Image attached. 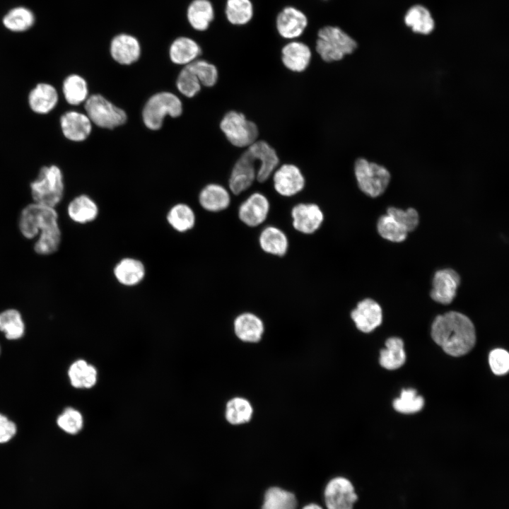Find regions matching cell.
I'll list each match as a JSON object with an SVG mask.
<instances>
[{
    "instance_id": "obj_36",
    "label": "cell",
    "mask_w": 509,
    "mask_h": 509,
    "mask_svg": "<svg viewBox=\"0 0 509 509\" xmlns=\"http://www.w3.org/2000/svg\"><path fill=\"white\" fill-rule=\"evenodd\" d=\"M35 22L33 12L25 7L14 8L3 18L4 26L13 32H23L30 28Z\"/></svg>"
},
{
    "instance_id": "obj_40",
    "label": "cell",
    "mask_w": 509,
    "mask_h": 509,
    "mask_svg": "<svg viewBox=\"0 0 509 509\" xmlns=\"http://www.w3.org/2000/svg\"><path fill=\"white\" fill-rule=\"evenodd\" d=\"M423 398L418 395L414 389L403 390L400 397L393 402L394 409L404 414L417 412L423 408Z\"/></svg>"
},
{
    "instance_id": "obj_38",
    "label": "cell",
    "mask_w": 509,
    "mask_h": 509,
    "mask_svg": "<svg viewBox=\"0 0 509 509\" xmlns=\"http://www.w3.org/2000/svg\"><path fill=\"white\" fill-rule=\"evenodd\" d=\"M252 415L250 403L244 398L235 397L228 401L226 409V419L231 424L238 425L248 422Z\"/></svg>"
},
{
    "instance_id": "obj_28",
    "label": "cell",
    "mask_w": 509,
    "mask_h": 509,
    "mask_svg": "<svg viewBox=\"0 0 509 509\" xmlns=\"http://www.w3.org/2000/svg\"><path fill=\"white\" fill-rule=\"evenodd\" d=\"M261 248L267 253L283 256L288 248V240L286 234L274 226H267L262 231L259 238Z\"/></svg>"
},
{
    "instance_id": "obj_46",
    "label": "cell",
    "mask_w": 509,
    "mask_h": 509,
    "mask_svg": "<svg viewBox=\"0 0 509 509\" xmlns=\"http://www.w3.org/2000/svg\"><path fill=\"white\" fill-rule=\"evenodd\" d=\"M16 423L5 415L0 414V443L11 440L16 434Z\"/></svg>"
},
{
    "instance_id": "obj_22",
    "label": "cell",
    "mask_w": 509,
    "mask_h": 509,
    "mask_svg": "<svg viewBox=\"0 0 509 509\" xmlns=\"http://www.w3.org/2000/svg\"><path fill=\"white\" fill-rule=\"evenodd\" d=\"M201 49L193 39L182 36L175 39L169 49L171 62L178 65H187L197 59Z\"/></svg>"
},
{
    "instance_id": "obj_8",
    "label": "cell",
    "mask_w": 509,
    "mask_h": 509,
    "mask_svg": "<svg viewBox=\"0 0 509 509\" xmlns=\"http://www.w3.org/2000/svg\"><path fill=\"white\" fill-rule=\"evenodd\" d=\"M220 128L228 141L236 147H248L257 140V124L246 118L243 113L228 112L220 123Z\"/></svg>"
},
{
    "instance_id": "obj_9",
    "label": "cell",
    "mask_w": 509,
    "mask_h": 509,
    "mask_svg": "<svg viewBox=\"0 0 509 509\" xmlns=\"http://www.w3.org/2000/svg\"><path fill=\"white\" fill-rule=\"evenodd\" d=\"M357 499L352 483L344 477L332 479L324 490V501L328 509H353Z\"/></svg>"
},
{
    "instance_id": "obj_15",
    "label": "cell",
    "mask_w": 509,
    "mask_h": 509,
    "mask_svg": "<svg viewBox=\"0 0 509 509\" xmlns=\"http://www.w3.org/2000/svg\"><path fill=\"white\" fill-rule=\"evenodd\" d=\"M112 58L122 65H130L141 56V48L138 39L128 33L115 35L110 45Z\"/></svg>"
},
{
    "instance_id": "obj_24",
    "label": "cell",
    "mask_w": 509,
    "mask_h": 509,
    "mask_svg": "<svg viewBox=\"0 0 509 509\" xmlns=\"http://www.w3.org/2000/svg\"><path fill=\"white\" fill-rule=\"evenodd\" d=\"M214 16V8L209 0H193L187 9V21L197 31L206 30Z\"/></svg>"
},
{
    "instance_id": "obj_27",
    "label": "cell",
    "mask_w": 509,
    "mask_h": 509,
    "mask_svg": "<svg viewBox=\"0 0 509 509\" xmlns=\"http://www.w3.org/2000/svg\"><path fill=\"white\" fill-rule=\"evenodd\" d=\"M114 274L121 284L132 286L143 280L145 276V268L142 262L138 259L124 258L115 266Z\"/></svg>"
},
{
    "instance_id": "obj_23",
    "label": "cell",
    "mask_w": 509,
    "mask_h": 509,
    "mask_svg": "<svg viewBox=\"0 0 509 509\" xmlns=\"http://www.w3.org/2000/svg\"><path fill=\"white\" fill-rule=\"evenodd\" d=\"M234 331L240 340L255 343L261 339L264 332V324L255 315L245 312L235 318Z\"/></svg>"
},
{
    "instance_id": "obj_31",
    "label": "cell",
    "mask_w": 509,
    "mask_h": 509,
    "mask_svg": "<svg viewBox=\"0 0 509 509\" xmlns=\"http://www.w3.org/2000/svg\"><path fill=\"white\" fill-rule=\"evenodd\" d=\"M404 23L413 32L423 35L430 34L435 28L430 11L421 5H415L407 11Z\"/></svg>"
},
{
    "instance_id": "obj_5",
    "label": "cell",
    "mask_w": 509,
    "mask_h": 509,
    "mask_svg": "<svg viewBox=\"0 0 509 509\" xmlns=\"http://www.w3.org/2000/svg\"><path fill=\"white\" fill-rule=\"evenodd\" d=\"M182 112L180 99L172 93L163 91L153 95L147 100L142 111V118L147 128L158 130L167 115L177 117Z\"/></svg>"
},
{
    "instance_id": "obj_33",
    "label": "cell",
    "mask_w": 509,
    "mask_h": 509,
    "mask_svg": "<svg viewBox=\"0 0 509 509\" xmlns=\"http://www.w3.org/2000/svg\"><path fill=\"white\" fill-rule=\"evenodd\" d=\"M25 326L21 312L13 308L0 312V331L6 339L17 340L23 337Z\"/></svg>"
},
{
    "instance_id": "obj_29",
    "label": "cell",
    "mask_w": 509,
    "mask_h": 509,
    "mask_svg": "<svg viewBox=\"0 0 509 509\" xmlns=\"http://www.w3.org/2000/svg\"><path fill=\"white\" fill-rule=\"evenodd\" d=\"M97 375L96 368L83 359L73 362L68 370L71 385L75 388L93 387L96 384Z\"/></svg>"
},
{
    "instance_id": "obj_17",
    "label": "cell",
    "mask_w": 509,
    "mask_h": 509,
    "mask_svg": "<svg viewBox=\"0 0 509 509\" xmlns=\"http://www.w3.org/2000/svg\"><path fill=\"white\" fill-rule=\"evenodd\" d=\"M248 152L259 164L256 179L259 182L267 181L276 169L279 159L276 151L265 141H256L247 148Z\"/></svg>"
},
{
    "instance_id": "obj_47",
    "label": "cell",
    "mask_w": 509,
    "mask_h": 509,
    "mask_svg": "<svg viewBox=\"0 0 509 509\" xmlns=\"http://www.w3.org/2000/svg\"><path fill=\"white\" fill-rule=\"evenodd\" d=\"M303 509H322L320 505L311 503L305 505Z\"/></svg>"
},
{
    "instance_id": "obj_45",
    "label": "cell",
    "mask_w": 509,
    "mask_h": 509,
    "mask_svg": "<svg viewBox=\"0 0 509 509\" xmlns=\"http://www.w3.org/2000/svg\"><path fill=\"white\" fill-rule=\"evenodd\" d=\"M488 362L494 374L501 375L509 370V354L502 349H496L491 351Z\"/></svg>"
},
{
    "instance_id": "obj_1",
    "label": "cell",
    "mask_w": 509,
    "mask_h": 509,
    "mask_svg": "<svg viewBox=\"0 0 509 509\" xmlns=\"http://www.w3.org/2000/svg\"><path fill=\"white\" fill-rule=\"evenodd\" d=\"M18 228L27 239L37 237L34 250L38 255H52L59 248L62 231L54 207L35 202L25 206L18 218Z\"/></svg>"
},
{
    "instance_id": "obj_4",
    "label": "cell",
    "mask_w": 509,
    "mask_h": 509,
    "mask_svg": "<svg viewBox=\"0 0 509 509\" xmlns=\"http://www.w3.org/2000/svg\"><path fill=\"white\" fill-rule=\"evenodd\" d=\"M356 48L355 40L337 26L327 25L317 32L315 49L326 62L340 61Z\"/></svg>"
},
{
    "instance_id": "obj_21",
    "label": "cell",
    "mask_w": 509,
    "mask_h": 509,
    "mask_svg": "<svg viewBox=\"0 0 509 509\" xmlns=\"http://www.w3.org/2000/svg\"><path fill=\"white\" fill-rule=\"evenodd\" d=\"M312 52L310 47L299 41H291L281 49V61L283 65L293 72H303L310 64Z\"/></svg>"
},
{
    "instance_id": "obj_42",
    "label": "cell",
    "mask_w": 509,
    "mask_h": 509,
    "mask_svg": "<svg viewBox=\"0 0 509 509\" xmlns=\"http://www.w3.org/2000/svg\"><path fill=\"white\" fill-rule=\"evenodd\" d=\"M57 426L65 433L77 434L83 428V418L79 411L66 407L57 419Z\"/></svg>"
},
{
    "instance_id": "obj_7",
    "label": "cell",
    "mask_w": 509,
    "mask_h": 509,
    "mask_svg": "<svg viewBox=\"0 0 509 509\" xmlns=\"http://www.w3.org/2000/svg\"><path fill=\"white\" fill-rule=\"evenodd\" d=\"M84 107L92 124L100 128L112 129L124 124L127 119V114L122 109L100 94L88 96Z\"/></svg>"
},
{
    "instance_id": "obj_37",
    "label": "cell",
    "mask_w": 509,
    "mask_h": 509,
    "mask_svg": "<svg viewBox=\"0 0 509 509\" xmlns=\"http://www.w3.org/2000/svg\"><path fill=\"white\" fill-rule=\"evenodd\" d=\"M296 505L297 501L292 493L271 487L265 493L262 509H296Z\"/></svg>"
},
{
    "instance_id": "obj_26",
    "label": "cell",
    "mask_w": 509,
    "mask_h": 509,
    "mask_svg": "<svg viewBox=\"0 0 509 509\" xmlns=\"http://www.w3.org/2000/svg\"><path fill=\"white\" fill-rule=\"evenodd\" d=\"M67 213L75 223L84 224L94 221L98 214L96 203L88 195L74 197L69 204Z\"/></svg>"
},
{
    "instance_id": "obj_18",
    "label": "cell",
    "mask_w": 509,
    "mask_h": 509,
    "mask_svg": "<svg viewBox=\"0 0 509 509\" xmlns=\"http://www.w3.org/2000/svg\"><path fill=\"white\" fill-rule=\"evenodd\" d=\"M269 211L267 198L259 192H255L240 204L238 216L245 225L256 227L266 220Z\"/></svg>"
},
{
    "instance_id": "obj_43",
    "label": "cell",
    "mask_w": 509,
    "mask_h": 509,
    "mask_svg": "<svg viewBox=\"0 0 509 509\" xmlns=\"http://www.w3.org/2000/svg\"><path fill=\"white\" fill-rule=\"evenodd\" d=\"M176 86L178 90L187 98H192L201 90V83L196 74L185 65L180 72Z\"/></svg>"
},
{
    "instance_id": "obj_39",
    "label": "cell",
    "mask_w": 509,
    "mask_h": 509,
    "mask_svg": "<svg viewBox=\"0 0 509 509\" xmlns=\"http://www.w3.org/2000/svg\"><path fill=\"white\" fill-rule=\"evenodd\" d=\"M380 235L385 240L401 242L407 236L406 230L388 214L381 216L377 223Z\"/></svg>"
},
{
    "instance_id": "obj_44",
    "label": "cell",
    "mask_w": 509,
    "mask_h": 509,
    "mask_svg": "<svg viewBox=\"0 0 509 509\" xmlns=\"http://www.w3.org/2000/svg\"><path fill=\"white\" fill-rule=\"evenodd\" d=\"M387 214L392 216L407 233L414 230L419 223V213L413 208L403 210L391 206L387 209Z\"/></svg>"
},
{
    "instance_id": "obj_19",
    "label": "cell",
    "mask_w": 509,
    "mask_h": 509,
    "mask_svg": "<svg viewBox=\"0 0 509 509\" xmlns=\"http://www.w3.org/2000/svg\"><path fill=\"white\" fill-rule=\"evenodd\" d=\"M351 316L356 327L365 333L374 330L382 321L381 307L370 298L360 301L352 310Z\"/></svg>"
},
{
    "instance_id": "obj_14",
    "label": "cell",
    "mask_w": 509,
    "mask_h": 509,
    "mask_svg": "<svg viewBox=\"0 0 509 509\" xmlns=\"http://www.w3.org/2000/svg\"><path fill=\"white\" fill-rule=\"evenodd\" d=\"M308 25V18L300 10L293 6L283 8L277 15L276 26L283 38L293 40L300 36Z\"/></svg>"
},
{
    "instance_id": "obj_32",
    "label": "cell",
    "mask_w": 509,
    "mask_h": 509,
    "mask_svg": "<svg viewBox=\"0 0 509 509\" xmlns=\"http://www.w3.org/2000/svg\"><path fill=\"white\" fill-rule=\"evenodd\" d=\"M386 349L380 351V363L388 370L401 367L406 361L403 341L397 337H391L386 342Z\"/></svg>"
},
{
    "instance_id": "obj_30",
    "label": "cell",
    "mask_w": 509,
    "mask_h": 509,
    "mask_svg": "<svg viewBox=\"0 0 509 509\" xmlns=\"http://www.w3.org/2000/svg\"><path fill=\"white\" fill-rule=\"evenodd\" d=\"M62 92L69 104L78 105L85 103L88 98V83L81 76L71 74L64 79Z\"/></svg>"
},
{
    "instance_id": "obj_2",
    "label": "cell",
    "mask_w": 509,
    "mask_h": 509,
    "mask_svg": "<svg viewBox=\"0 0 509 509\" xmlns=\"http://www.w3.org/2000/svg\"><path fill=\"white\" fill-rule=\"evenodd\" d=\"M431 337L445 353L452 356L466 354L476 342L472 322L465 315L456 311H450L435 318L431 326Z\"/></svg>"
},
{
    "instance_id": "obj_13",
    "label": "cell",
    "mask_w": 509,
    "mask_h": 509,
    "mask_svg": "<svg viewBox=\"0 0 509 509\" xmlns=\"http://www.w3.org/2000/svg\"><path fill=\"white\" fill-rule=\"evenodd\" d=\"M92 124L86 114L75 110L64 112L59 119L64 136L74 142L85 141L91 133Z\"/></svg>"
},
{
    "instance_id": "obj_6",
    "label": "cell",
    "mask_w": 509,
    "mask_h": 509,
    "mask_svg": "<svg viewBox=\"0 0 509 509\" xmlns=\"http://www.w3.org/2000/svg\"><path fill=\"white\" fill-rule=\"evenodd\" d=\"M354 174L359 189L373 198L385 192L391 177L386 168L363 158L356 160Z\"/></svg>"
},
{
    "instance_id": "obj_10",
    "label": "cell",
    "mask_w": 509,
    "mask_h": 509,
    "mask_svg": "<svg viewBox=\"0 0 509 509\" xmlns=\"http://www.w3.org/2000/svg\"><path fill=\"white\" fill-rule=\"evenodd\" d=\"M257 160L246 149L235 163L228 185L235 195H238L247 189L256 179L255 163Z\"/></svg>"
},
{
    "instance_id": "obj_3",
    "label": "cell",
    "mask_w": 509,
    "mask_h": 509,
    "mask_svg": "<svg viewBox=\"0 0 509 509\" xmlns=\"http://www.w3.org/2000/svg\"><path fill=\"white\" fill-rule=\"evenodd\" d=\"M33 202L56 207L64 196V175L56 165L42 166L30 184Z\"/></svg>"
},
{
    "instance_id": "obj_25",
    "label": "cell",
    "mask_w": 509,
    "mask_h": 509,
    "mask_svg": "<svg viewBox=\"0 0 509 509\" xmlns=\"http://www.w3.org/2000/svg\"><path fill=\"white\" fill-rule=\"evenodd\" d=\"M199 201L205 210L218 212L228 208L230 203V197L228 190L222 185L209 184L200 192Z\"/></svg>"
},
{
    "instance_id": "obj_12",
    "label": "cell",
    "mask_w": 509,
    "mask_h": 509,
    "mask_svg": "<svg viewBox=\"0 0 509 509\" xmlns=\"http://www.w3.org/2000/svg\"><path fill=\"white\" fill-rule=\"evenodd\" d=\"M274 187L283 197H291L303 190L305 180L298 167L283 164L273 172Z\"/></svg>"
},
{
    "instance_id": "obj_34",
    "label": "cell",
    "mask_w": 509,
    "mask_h": 509,
    "mask_svg": "<svg viewBox=\"0 0 509 509\" xmlns=\"http://www.w3.org/2000/svg\"><path fill=\"white\" fill-rule=\"evenodd\" d=\"M225 13L228 21L232 25H245L253 17L252 3L250 0H227Z\"/></svg>"
},
{
    "instance_id": "obj_41",
    "label": "cell",
    "mask_w": 509,
    "mask_h": 509,
    "mask_svg": "<svg viewBox=\"0 0 509 509\" xmlns=\"http://www.w3.org/2000/svg\"><path fill=\"white\" fill-rule=\"evenodd\" d=\"M187 65L196 74L201 85L212 87L216 83L218 73L214 64L205 60L196 59Z\"/></svg>"
},
{
    "instance_id": "obj_20",
    "label": "cell",
    "mask_w": 509,
    "mask_h": 509,
    "mask_svg": "<svg viewBox=\"0 0 509 509\" xmlns=\"http://www.w3.org/2000/svg\"><path fill=\"white\" fill-rule=\"evenodd\" d=\"M59 101V94L54 86L48 83H39L31 89L28 96L31 110L38 115L52 112Z\"/></svg>"
},
{
    "instance_id": "obj_11",
    "label": "cell",
    "mask_w": 509,
    "mask_h": 509,
    "mask_svg": "<svg viewBox=\"0 0 509 509\" xmlns=\"http://www.w3.org/2000/svg\"><path fill=\"white\" fill-rule=\"evenodd\" d=\"M432 283L431 298L438 303L447 305L452 302L457 294L460 276L452 269H443L435 273Z\"/></svg>"
},
{
    "instance_id": "obj_35",
    "label": "cell",
    "mask_w": 509,
    "mask_h": 509,
    "mask_svg": "<svg viewBox=\"0 0 509 509\" xmlns=\"http://www.w3.org/2000/svg\"><path fill=\"white\" fill-rule=\"evenodd\" d=\"M169 224L178 232H186L192 229L195 223L193 210L185 204L173 206L167 215Z\"/></svg>"
},
{
    "instance_id": "obj_16",
    "label": "cell",
    "mask_w": 509,
    "mask_h": 509,
    "mask_svg": "<svg viewBox=\"0 0 509 509\" xmlns=\"http://www.w3.org/2000/svg\"><path fill=\"white\" fill-rule=\"evenodd\" d=\"M293 226L304 234H312L321 226L324 214L316 204L300 203L296 205L291 211Z\"/></svg>"
}]
</instances>
